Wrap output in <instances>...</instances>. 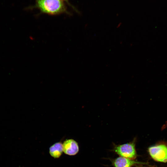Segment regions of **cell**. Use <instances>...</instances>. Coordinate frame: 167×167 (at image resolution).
Here are the masks:
<instances>
[{
	"mask_svg": "<svg viewBox=\"0 0 167 167\" xmlns=\"http://www.w3.org/2000/svg\"><path fill=\"white\" fill-rule=\"evenodd\" d=\"M28 8L37 9L41 13L49 15L71 14L67 10L64 2L61 0H35V5Z\"/></svg>",
	"mask_w": 167,
	"mask_h": 167,
	"instance_id": "cell-1",
	"label": "cell"
},
{
	"mask_svg": "<svg viewBox=\"0 0 167 167\" xmlns=\"http://www.w3.org/2000/svg\"><path fill=\"white\" fill-rule=\"evenodd\" d=\"M136 140L134 138L130 143L116 145L114 151L120 156L134 160L137 156L135 147Z\"/></svg>",
	"mask_w": 167,
	"mask_h": 167,
	"instance_id": "cell-2",
	"label": "cell"
},
{
	"mask_svg": "<svg viewBox=\"0 0 167 167\" xmlns=\"http://www.w3.org/2000/svg\"><path fill=\"white\" fill-rule=\"evenodd\" d=\"M148 152L151 157L158 162H167V145L159 144L152 145L148 148Z\"/></svg>",
	"mask_w": 167,
	"mask_h": 167,
	"instance_id": "cell-3",
	"label": "cell"
},
{
	"mask_svg": "<svg viewBox=\"0 0 167 167\" xmlns=\"http://www.w3.org/2000/svg\"><path fill=\"white\" fill-rule=\"evenodd\" d=\"M62 147L63 152L69 155H75L79 151L77 143L73 139L65 140L62 144Z\"/></svg>",
	"mask_w": 167,
	"mask_h": 167,
	"instance_id": "cell-4",
	"label": "cell"
},
{
	"mask_svg": "<svg viewBox=\"0 0 167 167\" xmlns=\"http://www.w3.org/2000/svg\"><path fill=\"white\" fill-rule=\"evenodd\" d=\"M143 163L121 156L115 159L112 161V164L114 167H131L136 164Z\"/></svg>",
	"mask_w": 167,
	"mask_h": 167,
	"instance_id": "cell-5",
	"label": "cell"
},
{
	"mask_svg": "<svg viewBox=\"0 0 167 167\" xmlns=\"http://www.w3.org/2000/svg\"><path fill=\"white\" fill-rule=\"evenodd\" d=\"M63 151L62 144L60 142L55 143L49 148V153L54 158L60 157Z\"/></svg>",
	"mask_w": 167,
	"mask_h": 167,
	"instance_id": "cell-6",
	"label": "cell"
},
{
	"mask_svg": "<svg viewBox=\"0 0 167 167\" xmlns=\"http://www.w3.org/2000/svg\"><path fill=\"white\" fill-rule=\"evenodd\" d=\"M62 1H64L65 2L67 3V4L70 6L73 9L75 10V11H77V12H78V11L77 10L76 8H75V7H74L73 6H72L69 2V0H61Z\"/></svg>",
	"mask_w": 167,
	"mask_h": 167,
	"instance_id": "cell-7",
	"label": "cell"
},
{
	"mask_svg": "<svg viewBox=\"0 0 167 167\" xmlns=\"http://www.w3.org/2000/svg\"></svg>",
	"mask_w": 167,
	"mask_h": 167,
	"instance_id": "cell-8",
	"label": "cell"
}]
</instances>
